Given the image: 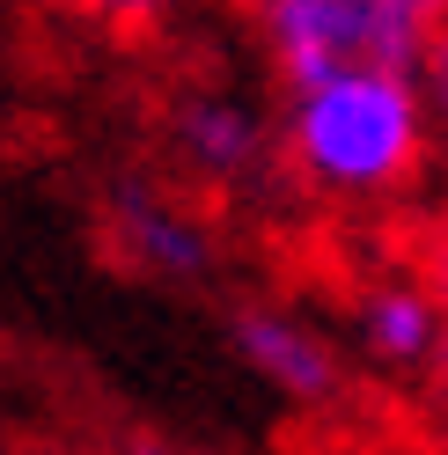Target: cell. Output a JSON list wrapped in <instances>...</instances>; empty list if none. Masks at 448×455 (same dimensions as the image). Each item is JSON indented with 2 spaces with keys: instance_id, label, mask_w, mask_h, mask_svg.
<instances>
[{
  "instance_id": "obj_1",
  "label": "cell",
  "mask_w": 448,
  "mask_h": 455,
  "mask_svg": "<svg viewBox=\"0 0 448 455\" xmlns=\"http://www.w3.org/2000/svg\"><path fill=\"white\" fill-rule=\"evenodd\" d=\"M287 162L331 198H389L427 162V89L382 67H346L287 89Z\"/></svg>"
},
{
  "instance_id": "obj_2",
  "label": "cell",
  "mask_w": 448,
  "mask_h": 455,
  "mask_svg": "<svg viewBox=\"0 0 448 455\" xmlns=\"http://www.w3.org/2000/svg\"><path fill=\"white\" fill-rule=\"evenodd\" d=\"M250 15L287 89L346 67H382L427 89V74L441 67L448 0H250Z\"/></svg>"
},
{
  "instance_id": "obj_3",
  "label": "cell",
  "mask_w": 448,
  "mask_h": 455,
  "mask_svg": "<svg viewBox=\"0 0 448 455\" xmlns=\"http://www.w3.org/2000/svg\"><path fill=\"white\" fill-rule=\"evenodd\" d=\"M236 353L258 382H272L279 396H294V404H331L339 396V346L316 331L287 316V308H236Z\"/></svg>"
},
{
  "instance_id": "obj_4",
  "label": "cell",
  "mask_w": 448,
  "mask_h": 455,
  "mask_svg": "<svg viewBox=\"0 0 448 455\" xmlns=\"http://www.w3.org/2000/svg\"><path fill=\"white\" fill-rule=\"evenodd\" d=\"M110 243L148 279H206V265H213L206 220L184 213L177 198L148 191V184H118V198H110Z\"/></svg>"
},
{
  "instance_id": "obj_5",
  "label": "cell",
  "mask_w": 448,
  "mask_h": 455,
  "mask_svg": "<svg viewBox=\"0 0 448 455\" xmlns=\"http://www.w3.org/2000/svg\"><path fill=\"white\" fill-rule=\"evenodd\" d=\"M170 140H177L184 169H199L206 184H243L250 169L265 162V118L243 96H228V89L184 96L170 110Z\"/></svg>"
},
{
  "instance_id": "obj_6",
  "label": "cell",
  "mask_w": 448,
  "mask_h": 455,
  "mask_svg": "<svg viewBox=\"0 0 448 455\" xmlns=\"http://www.w3.org/2000/svg\"><path fill=\"white\" fill-rule=\"evenodd\" d=\"M360 346L382 367H427L441 353V301L427 287H412V279L360 294Z\"/></svg>"
},
{
  "instance_id": "obj_7",
  "label": "cell",
  "mask_w": 448,
  "mask_h": 455,
  "mask_svg": "<svg viewBox=\"0 0 448 455\" xmlns=\"http://www.w3.org/2000/svg\"><path fill=\"white\" fill-rule=\"evenodd\" d=\"M52 8H67L81 22H110V30H148L177 8V0H52Z\"/></svg>"
},
{
  "instance_id": "obj_8",
  "label": "cell",
  "mask_w": 448,
  "mask_h": 455,
  "mask_svg": "<svg viewBox=\"0 0 448 455\" xmlns=\"http://www.w3.org/2000/svg\"><path fill=\"white\" fill-rule=\"evenodd\" d=\"M140 455H170V448H140Z\"/></svg>"
}]
</instances>
